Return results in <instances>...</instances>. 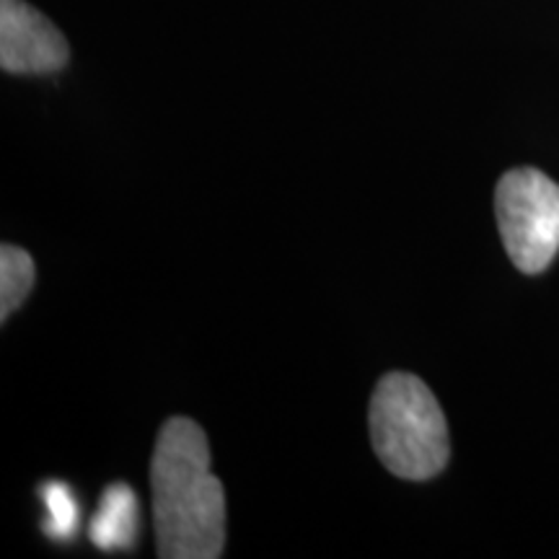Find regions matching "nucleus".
<instances>
[{"instance_id": "1", "label": "nucleus", "mask_w": 559, "mask_h": 559, "mask_svg": "<svg viewBox=\"0 0 559 559\" xmlns=\"http://www.w3.org/2000/svg\"><path fill=\"white\" fill-rule=\"evenodd\" d=\"M158 557L215 559L226 544V495L210 472V445L194 419L171 417L151 461Z\"/></svg>"}, {"instance_id": "2", "label": "nucleus", "mask_w": 559, "mask_h": 559, "mask_svg": "<svg viewBox=\"0 0 559 559\" xmlns=\"http://www.w3.org/2000/svg\"><path fill=\"white\" fill-rule=\"evenodd\" d=\"M370 440L391 474L409 481L436 477L449 464V423L428 383L412 373H389L370 400Z\"/></svg>"}, {"instance_id": "3", "label": "nucleus", "mask_w": 559, "mask_h": 559, "mask_svg": "<svg viewBox=\"0 0 559 559\" xmlns=\"http://www.w3.org/2000/svg\"><path fill=\"white\" fill-rule=\"evenodd\" d=\"M495 215L515 267L539 275L559 251V185L539 169H513L498 181Z\"/></svg>"}, {"instance_id": "4", "label": "nucleus", "mask_w": 559, "mask_h": 559, "mask_svg": "<svg viewBox=\"0 0 559 559\" xmlns=\"http://www.w3.org/2000/svg\"><path fill=\"white\" fill-rule=\"evenodd\" d=\"M68 58V41L50 19L24 0H0V68L5 73H55Z\"/></svg>"}, {"instance_id": "5", "label": "nucleus", "mask_w": 559, "mask_h": 559, "mask_svg": "<svg viewBox=\"0 0 559 559\" xmlns=\"http://www.w3.org/2000/svg\"><path fill=\"white\" fill-rule=\"evenodd\" d=\"M140 526V508L138 495L128 485L117 481L104 489L99 510L91 519L88 536L102 551L130 549L138 539Z\"/></svg>"}, {"instance_id": "6", "label": "nucleus", "mask_w": 559, "mask_h": 559, "mask_svg": "<svg viewBox=\"0 0 559 559\" xmlns=\"http://www.w3.org/2000/svg\"><path fill=\"white\" fill-rule=\"evenodd\" d=\"M34 260L13 243L0 247V319H9L34 288Z\"/></svg>"}, {"instance_id": "7", "label": "nucleus", "mask_w": 559, "mask_h": 559, "mask_svg": "<svg viewBox=\"0 0 559 559\" xmlns=\"http://www.w3.org/2000/svg\"><path fill=\"white\" fill-rule=\"evenodd\" d=\"M41 502H45V534L55 542L73 539L81 519V508L73 489L62 481H47L41 487Z\"/></svg>"}]
</instances>
